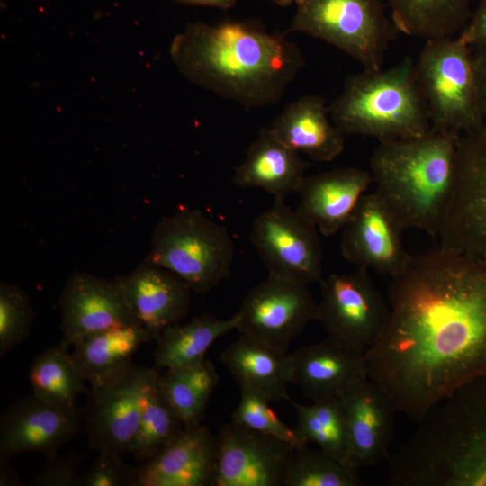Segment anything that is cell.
<instances>
[{
	"instance_id": "16",
	"label": "cell",
	"mask_w": 486,
	"mask_h": 486,
	"mask_svg": "<svg viewBox=\"0 0 486 486\" xmlns=\"http://www.w3.org/2000/svg\"><path fill=\"white\" fill-rule=\"evenodd\" d=\"M60 345L68 348L81 338L115 327L138 323L114 280L90 273H72L58 298Z\"/></svg>"
},
{
	"instance_id": "40",
	"label": "cell",
	"mask_w": 486,
	"mask_h": 486,
	"mask_svg": "<svg viewBox=\"0 0 486 486\" xmlns=\"http://www.w3.org/2000/svg\"><path fill=\"white\" fill-rule=\"evenodd\" d=\"M176 2L188 5L209 6L220 10H229L233 8L237 0H175Z\"/></svg>"
},
{
	"instance_id": "4",
	"label": "cell",
	"mask_w": 486,
	"mask_h": 486,
	"mask_svg": "<svg viewBox=\"0 0 486 486\" xmlns=\"http://www.w3.org/2000/svg\"><path fill=\"white\" fill-rule=\"evenodd\" d=\"M328 112L344 135L368 136L380 142L421 137L431 130L410 57L387 69L349 75Z\"/></svg>"
},
{
	"instance_id": "17",
	"label": "cell",
	"mask_w": 486,
	"mask_h": 486,
	"mask_svg": "<svg viewBox=\"0 0 486 486\" xmlns=\"http://www.w3.org/2000/svg\"><path fill=\"white\" fill-rule=\"evenodd\" d=\"M113 280L130 312L153 340L189 311L190 286L147 256L129 274Z\"/></svg>"
},
{
	"instance_id": "1",
	"label": "cell",
	"mask_w": 486,
	"mask_h": 486,
	"mask_svg": "<svg viewBox=\"0 0 486 486\" xmlns=\"http://www.w3.org/2000/svg\"><path fill=\"white\" fill-rule=\"evenodd\" d=\"M392 279L388 323L365 359L396 412L417 423L486 373V262L439 246Z\"/></svg>"
},
{
	"instance_id": "24",
	"label": "cell",
	"mask_w": 486,
	"mask_h": 486,
	"mask_svg": "<svg viewBox=\"0 0 486 486\" xmlns=\"http://www.w3.org/2000/svg\"><path fill=\"white\" fill-rule=\"evenodd\" d=\"M153 338L139 323L88 335L73 346L71 356L91 387L104 386L120 378L133 364L139 348Z\"/></svg>"
},
{
	"instance_id": "26",
	"label": "cell",
	"mask_w": 486,
	"mask_h": 486,
	"mask_svg": "<svg viewBox=\"0 0 486 486\" xmlns=\"http://www.w3.org/2000/svg\"><path fill=\"white\" fill-rule=\"evenodd\" d=\"M237 326L236 314L220 320L212 314L202 313L186 324L176 323L164 328L155 338V368L169 369L202 361L213 342L237 329Z\"/></svg>"
},
{
	"instance_id": "21",
	"label": "cell",
	"mask_w": 486,
	"mask_h": 486,
	"mask_svg": "<svg viewBox=\"0 0 486 486\" xmlns=\"http://www.w3.org/2000/svg\"><path fill=\"white\" fill-rule=\"evenodd\" d=\"M373 184L370 172L342 167L306 176L296 209L324 236L342 230Z\"/></svg>"
},
{
	"instance_id": "18",
	"label": "cell",
	"mask_w": 486,
	"mask_h": 486,
	"mask_svg": "<svg viewBox=\"0 0 486 486\" xmlns=\"http://www.w3.org/2000/svg\"><path fill=\"white\" fill-rule=\"evenodd\" d=\"M217 438L201 423L183 430L137 467L133 486H213Z\"/></svg>"
},
{
	"instance_id": "6",
	"label": "cell",
	"mask_w": 486,
	"mask_h": 486,
	"mask_svg": "<svg viewBox=\"0 0 486 486\" xmlns=\"http://www.w3.org/2000/svg\"><path fill=\"white\" fill-rule=\"evenodd\" d=\"M415 68L431 130L463 134L486 125L472 48L458 36L425 41Z\"/></svg>"
},
{
	"instance_id": "36",
	"label": "cell",
	"mask_w": 486,
	"mask_h": 486,
	"mask_svg": "<svg viewBox=\"0 0 486 486\" xmlns=\"http://www.w3.org/2000/svg\"><path fill=\"white\" fill-rule=\"evenodd\" d=\"M83 457L73 453L47 456L46 462L34 474L31 485L34 486H79V466Z\"/></svg>"
},
{
	"instance_id": "38",
	"label": "cell",
	"mask_w": 486,
	"mask_h": 486,
	"mask_svg": "<svg viewBox=\"0 0 486 486\" xmlns=\"http://www.w3.org/2000/svg\"><path fill=\"white\" fill-rule=\"evenodd\" d=\"M478 96L482 112L486 119V47L472 51Z\"/></svg>"
},
{
	"instance_id": "28",
	"label": "cell",
	"mask_w": 486,
	"mask_h": 486,
	"mask_svg": "<svg viewBox=\"0 0 486 486\" xmlns=\"http://www.w3.org/2000/svg\"><path fill=\"white\" fill-rule=\"evenodd\" d=\"M214 364L200 362L166 369L158 378V388L184 427L201 423L212 393L219 382Z\"/></svg>"
},
{
	"instance_id": "37",
	"label": "cell",
	"mask_w": 486,
	"mask_h": 486,
	"mask_svg": "<svg viewBox=\"0 0 486 486\" xmlns=\"http://www.w3.org/2000/svg\"><path fill=\"white\" fill-rule=\"evenodd\" d=\"M457 36L472 49L486 47V0H479L468 22Z\"/></svg>"
},
{
	"instance_id": "12",
	"label": "cell",
	"mask_w": 486,
	"mask_h": 486,
	"mask_svg": "<svg viewBox=\"0 0 486 486\" xmlns=\"http://www.w3.org/2000/svg\"><path fill=\"white\" fill-rule=\"evenodd\" d=\"M307 286L268 275L243 298L235 313L237 330L286 353L305 327L317 320L318 304Z\"/></svg>"
},
{
	"instance_id": "31",
	"label": "cell",
	"mask_w": 486,
	"mask_h": 486,
	"mask_svg": "<svg viewBox=\"0 0 486 486\" xmlns=\"http://www.w3.org/2000/svg\"><path fill=\"white\" fill-rule=\"evenodd\" d=\"M184 428L158 384L145 398L140 419L130 453L137 461H147L172 441Z\"/></svg>"
},
{
	"instance_id": "5",
	"label": "cell",
	"mask_w": 486,
	"mask_h": 486,
	"mask_svg": "<svg viewBox=\"0 0 486 486\" xmlns=\"http://www.w3.org/2000/svg\"><path fill=\"white\" fill-rule=\"evenodd\" d=\"M147 257L204 294L230 277L234 244L226 227L198 209L182 208L155 226Z\"/></svg>"
},
{
	"instance_id": "41",
	"label": "cell",
	"mask_w": 486,
	"mask_h": 486,
	"mask_svg": "<svg viewBox=\"0 0 486 486\" xmlns=\"http://www.w3.org/2000/svg\"><path fill=\"white\" fill-rule=\"evenodd\" d=\"M268 1H270L271 3L280 7H288L293 3V0H268Z\"/></svg>"
},
{
	"instance_id": "29",
	"label": "cell",
	"mask_w": 486,
	"mask_h": 486,
	"mask_svg": "<svg viewBox=\"0 0 486 486\" xmlns=\"http://www.w3.org/2000/svg\"><path fill=\"white\" fill-rule=\"evenodd\" d=\"M29 380L33 394L65 408L76 407L78 395L89 392L71 354L61 345L49 347L32 360Z\"/></svg>"
},
{
	"instance_id": "15",
	"label": "cell",
	"mask_w": 486,
	"mask_h": 486,
	"mask_svg": "<svg viewBox=\"0 0 486 486\" xmlns=\"http://www.w3.org/2000/svg\"><path fill=\"white\" fill-rule=\"evenodd\" d=\"M83 410L47 402L35 394L21 398L0 418V454L37 452L50 456L81 426Z\"/></svg>"
},
{
	"instance_id": "22",
	"label": "cell",
	"mask_w": 486,
	"mask_h": 486,
	"mask_svg": "<svg viewBox=\"0 0 486 486\" xmlns=\"http://www.w3.org/2000/svg\"><path fill=\"white\" fill-rule=\"evenodd\" d=\"M328 105L319 94L289 103L269 127L287 147L316 162H329L345 147L342 131L329 121Z\"/></svg>"
},
{
	"instance_id": "20",
	"label": "cell",
	"mask_w": 486,
	"mask_h": 486,
	"mask_svg": "<svg viewBox=\"0 0 486 486\" xmlns=\"http://www.w3.org/2000/svg\"><path fill=\"white\" fill-rule=\"evenodd\" d=\"M345 413L351 464L366 468L386 459L394 433L393 402L370 378L347 391L340 399Z\"/></svg>"
},
{
	"instance_id": "7",
	"label": "cell",
	"mask_w": 486,
	"mask_h": 486,
	"mask_svg": "<svg viewBox=\"0 0 486 486\" xmlns=\"http://www.w3.org/2000/svg\"><path fill=\"white\" fill-rule=\"evenodd\" d=\"M295 14L286 31L321 40L361 64L382 68L398 32L380 0H293Z\"/></svg>"
},
{
	"instance_id": "2",
	"label": "cell",
	"mask_w": 486,
	"mask_h": 486,
	"mask_svg": "<svg viewBox=\"0 0 486 486\" xmlns=\"http://www.w3.org/2000/svg\"><path fill=\"white\" fill-rule=\"evenodd\" d=\"M170 54L192 83L247 109L279 102L304 66L285 32L255 19L191 22L174 38Z\"/></svg>"
},
{
	"instance_id": "23",
	"label": "cell",
	"mask_w": 486,
	"mask_h": 486,
	"mask_svg": "<svg viewBox=\"0 0 486 486\" xmlns=\"http://www.w3.org/2000/svg\"><path fill=\"white\" fill-rule=\"evenodd\" d=\"M307 166L300 153L284 144L270 128H263L236 168L233 182L242 188H261L274 200H285L298 192Z\"/></svg>"
},
{
	"instance_id": "33",
	"label": "cell",
	"mask_w": 486,
	"mask_h": 486,
	"mask_svg": "<svg viewBox=\"0 0 486 486\" xmlns=\"http://www.w3.org/2000/svg\"><path fill=\"white\" fill-rule=\"evenodd\" d=\"M270 402V400L255 391L240 388V400L232 413V421L284 441L296 449L307 446L295 429L281 420Z\"/></svg>"
},
{
	"instance_id": "19",
	"label": "cell",
	"mask_w": 486,
	"mask_h": 486,
	"mask_svg": "<svg viewBox=\"0 0 486 486\" xmlns=\"http://www.w3.org/2000/svg\"><path fill=\"white\" fill-rule=\"evenodd\" d=\"M291 383L312 401L340 399L369 378L365 354L330 338L290 354Z\"/></svg>"
},
{
	"instance_id": "35",
	"label": "cell",
	"mask_w": 486,
	"mask_h": 486,
	"mask_svg": "<svg viewBox=\"0 0 486 486\" xmlns=\"http://www.w3.org/2000/svg\"><path fill=\"white\" fill-rule=\"evenodd\" d=\"M97 457L79 479V486H133L137 467L123 462L122 456L97 453Z\"/></svg>"
},
{
	"instance_id": "27",
	"label": "cell",
	"mask_w": 486,
	"mask_h": 486,
	"mask_svg": "<svg viewBox=\"0 0 486 486\" xmlns=\"http://www.w3.org/2000/svg\"><path fill=\"white\" fill-rule=\"evenodd\" d=\"M472 0H388L398 32L425 41L456 37L468 22Z\"/></svg>"
},
{
	"instance_id": "14",
	"label": "cell",
	"mask_w": 486,
	"mask_h": 486,
	"mask_svg": "<svg viewBox=\"0 0 486 486\" xmlns=\"http://www.w3.org/2000/svg\"><path fill=\"white\" fill-rule=\"evenodd\" d=\"M403 230L397 217L375 192L365 194L342 230L341 254L358 268L393 278L405 270L412 257L404 247Z\"/></svg>"
},
{
	"instance_id": "11",
	"label": "cell",
	"mask_w": 486,
	"mask_h": 486,
	"mask_svg": "<svg viewBox=\"0 0 486 486\" xmlns=\"http://www.w3.org/2000/svg\"><path fill=\"white\" fill-rule=\"evenodd\" d=\"M160 373L135 363L116 381L91 387L83 409L88 445L97 453H130L144 400Z\"/></svg>"
},
{
	"instance_id": "8",
	"label": "cell",
	"mask_w": 486,
	"mask_h": 486,
	"mask_svg": "<svg viewBox=\"0 0 486 486\" xmlns=\"http://www.w3.org/2000/svg\"><path fill=\"white\" fill-rule=\"evenodd\" d=\"M440 247L486 262V125L459 137L456 176Z\"/></svg>"
},
{
	"instance_id": "32",
	"label": "cell",
	"mask_w": 486,
	"mask_h": 486,
	"mask_svg": "<svg viewBox=\"0 0 486 486\" xmlns=\"http://www.w3.org/2000/svg\"><path fill=\"white\" fill-rule=\"evenodd\" d=\"M357 470L321 449H295L284 486H358Z\"/></svg>"
},
{
	"instance_id": "13",
	"label": "cell",
	"mask_w": 486,
	"mask_h": 486,
	"mask_svg": "<svg viewBox=\"0 0 486 486\" xmlns=\"http://www.w3.org/2000/svg\"><path fill=\"white\" fill-rule=\"evenodd\" d=\"M216 438L213 486H284L292 445L233 421Z\"/></svg>"
},
{
	"instance_id": "3",
	"label": "cell",
	"mask_w": 486,
	"mask_h": 486,
	"mask_svg": "<svg viewBox=\"0 0 486 486\" xmlns=\"http://www.w3.org/2000/svg\"><path fill=\"white\" fill-rule=\"evenodd\" d=\"M460 135L430 130L381 141L374 148L370 173L375 193L404 230L438 235L454 186Z\"/></svg>"
},
{
	"instance_id": "30",
	"label": "cell",
	"mask_w": 486,
	"mask_h": 486,
	"mask_svg": "<svg viewBox=\"0 0 486 486\" xmlns=\"http://www.w3.org/2000/svg\"><path fill=\"white\" fill-rule=\"evenodd\" d=\"M302 405L291 400L295 409V431L306 444H316L320 449L352 466L348 430L339 399L312 401Z\"/></svg>"
},
{
	"instance_id": "39",
	"label": "cell",
	"mask_w": 486,
	"mask_h": 486,
	"mask_svg": "<svg viewBox=\"0 0 486 486\" xmlns=\"http://www.w3.org/2000/svg\"><path fill=\"white\" fill-rule=\"evenodd\" d=\"M10 456L0 454V486H21L22 482L9 464Z\"/></svg>"
},
{
	"instance_id": "10",
	"label": "cell",
	"mask_w": 486,
	"mask_h": 486,
	"mask_svg": "<svg viewBox=\"0 0 486 486\" xmlns=\"http://www.w3.org/2000/svg\"><path fill=\"white\" fill-rule=\"evenodd\" d=\"M317 320L328 338L365 352L382 334L390 307L374 285L368 270L334 273L321 279Z\"/></svg>"
},
{
	"instance_id": "25",
	"label": "cell",
	"mask_w": 486,
	"mask_h": 486,
	"mask_svg": "<svg viewBox=\"0 0 486 486\" xmlns=\"http://www.w3.org/2000/svg\"><path fill=\"white\" fill-rule=\"evenodd\" d=\"M239 388H248L271 401L292 400L287 392L291 383V359L248 336H241L220 354Z\"/></svg>"
},
{
	"instance_id": "34",
	"label": "cell",
	"mask_w": 486,
	"mask_h": 486,
	"mask_svg": "<svg viewBox=\"0 0 486 486\" xmlns=\"http://www.w3.org/2000/svg\"><path fill=\"white\" fill-rule=\"evenodd\" d=\"M35 313L28 294L19 286L0 284V356L27 339Z\"/></svg>"
},
{
	"instance_id": "9",
	"label": "cell",
	"mask_w": 486,
	"mask_h": 486,
	"mask_svg": "<svg viewBox=\"0 0 486 486\" xmlns=\"http://www.w3.org/2000/svg\"><path fill=\"white\" fill-rule=\"evenodd\" d=\"M318 229L284 200H274L251 224L249 239L268 275L309 285L322 279Z\"/></svg>"
}]
</instances>
